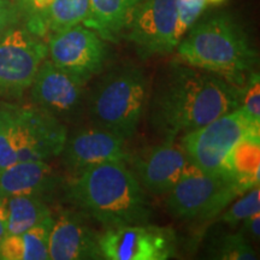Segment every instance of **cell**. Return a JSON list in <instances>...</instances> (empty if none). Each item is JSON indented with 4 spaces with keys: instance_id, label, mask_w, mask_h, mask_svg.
Here are the masks:
<instances>
[{
    "instance_id": "6da1fadb",
    "label": "cell",
    "mask_w": 260,
    "mask_h": 260,
    "mask_svg": "<svg viewBox=\"0 0 260 260\" xmlns=\"http://www.w3.org/2000/svg\"><path fill=\"white\" fill-rule=\"evenodd\" d=\"M243 89L224 77L186 64H174L158 80L151 99V123L176 139L236 110Z\"/></svg>"
},
{
    "instance_id": "7a4b0ae2",
    "label": "cell",
    "mask_w": 260,
    "mask_h": 260,
    "mask_svg": "<svg viewBox=\"0 0 260 260\" xmlns=\"http://www.w3.org/2000/svg\"><path fill=\"white\" fill-rule=\"evenodd\" d=\"M68 198L105 229L148 223L152 207L147 194L125 160L107 161L74 175Z\"/></svg>"
},
{
    "instance_id": "3957f363",
    "label": "cell",
    "mask_w": 260,
    "mask_h": 260,
    "mask_svg": "<svg viewBox=\"0 0 260 260\" xmlns=\"http://www.w3.org/2000/svg\"><path fill=\"white\" fill-rule=\"evenodd\" d=\"M176 48L183 64L219 75L239 87L258 65V53L245 29L226 14L195 23Z\"/></svg>"
},
{
    "instance_id": "277c9868",
    "label": "cell",
    "mask_w": 260,
    "mask_h": 260,
    "mask_svg": "<svg viewBox=\"0 0 260 260\" xmlns=\"http://www.w3.org/2000/svg\"><path fill=\"white\" fill-rule=\"evenodd\" d=\"M148 103V81L138 67L110 70L87 99L93 124L128 140L134 135Z\"/></svg>"
},
{
    "instance_id": "5b68a950",
    "label": "cell",
    "mask_w": 260,
    "mask_h": 260,
    "mask_svg": "<svg viewBox=\"0 0 260 260\" xmlns=\"http://www.w3.org/2000/svg\"><path fill=\"white\" fill-rule=\"evenodd\" d=\"M243 194L229 175H212L189 165L167 193L165 207L175 218L209 220Z\"/></svg>"
},
{
    "instance_id": "8992f818",
    "label": "cell",
    "mask_w": 260,
    "mask_h": 260,
    "mask_svg": "<svg viewBox=\"0 0 260 260\" xmlns=\"http://www.w3.org/2000/svg\"><path fill=\"white\" fill-rule=\"evenodd\" d=\"M237 107L209 124L183 134L181 147L189 164L198 170L212 175H229L228 164L234 147L249 133L260 132Z\"/></svg>"
},
{
    "instance_id": "52a82bcc",
    "label": "cell",
    "mask_w": 260,
    "mask_h": 260,
    "mask_svg": "<svg viewBox=\"0 0 260 260\" xmlns=\"http://www.w3.org/2000/svg\"><path fill=\"white\" fill-rule=\"evenodd\" d=\"M47 56V44L25 25L10 28L0 39V96H22Z\"/></svg>"
},
{
    "instance_id": "ba28073f",
    "label": "cell",
    "mask_w": 260,
    "mask_h": 260,
    "mask_svg": "<svg viewBox=\"0 0 260 260\" xmlns=\"http://www.w3.org/2000/svg\"><path fill=\"white\" fill-rule=\"evenodd\" d=\"M99 249L109 260H167L176 253V235L148 223L109 228L99 235Z\"/></svg>"
},
{
    "instance_id": "9c48e42d",
    "label": "cell",
    "mask_w": 260,
    "mask_h": 260,
    "mask_svg": "<svg viewBox=\"0 0 260 260\" xmlns=\"http://www.w3.org/2000/svg\"><path fill=\"white\" fill-rule=\"evenodd\" d=\"M176 19L177 0H142L126 23V39L142 59L169 54L177 46Z\"/></svg>"
},
{
    "instance_id": "30bf717a",
    "label": "cell",
    "mask_w": 260,
    "mask_h": 260,
    "mask_svg": "<svg viewBox=\"0 0 260 260\" xmlns=\"http://www.w3.org/2000/svg\"><path fill=\"white\" fill-rule=\"evenodd\" d=\"M47 52L54 65L86 81L103 70L107 58L104 39L82 23L52 32L47 42Z\"/></svg>"
},
{
    "instance_id": "8fae6325",
    "label": "cell",
    "mask_w": 260,
    "mask_h": 260,
    "mask_svg": "<svg viewBox=\"0 0 260 260\" xmlns=\"http://www.w3.org/2000/svg\"><path fill=\"white\" fill-rule=\"evenodd\" d=\"M17 161L47 160L63 151L68 136L64 123L38 106L19 107L15 116Z\"/></svg>"
},
{
    "instance_id": "7c38bea8",
    "label": "cell",
    "mask_w": 260,
    "mask_h": 260,
    "mask_svg": "<svg viewBox=\"0 0 260 260\" xmlns=\"http://www.w3.org/2000/svg\"><path fill=\"white\" fill-rule=\"evenodd\" d=\"M87 82L82 77L60 69L50 59H45L30 86L32 103L57 118H71L86 100Z\"/></svg>"
},
{
    "instance_id": "4fadbf2b",
    "label": "cell",
    "mask_w": 260,
    "mask_h": 260,
    "mask_svg": "<svg viewBox=\"0 0 260 260\" xmlns=\"http://www.w3.org/2000/svg\"><path fill=\"white\" fill-rule=\"evenodd\" d=\"M125 141L121 135L107 129L87 126L68 134L60 154L68 170L77 175L107 161H126Z\"/></svg>"
},
{
    "instance_id": "5bb4252c",
    "label": "cell",
    "mask_w": 260,
    "mask_h": 260,
    "mask_svg": "<svg viewBox=\"0 0 260 260\" xmlns=\"http://www.w3.org/2000/svg\"><path fill=\"white\" fill-rule=\"evenodd\" d=\"M174 140L167 139L132 159V171L141 186L152 194L164 195L170 191L190 165L183 148Z\"/></svg>"
},
{
    "instance_id": "9a60e30c",
    "label": "cell",
    "mask_w": 260,
    "mask_h": 260,
    "mask_svg": "<svg viewBox=\"0 0 260 260\" xmlns=\"http://www.w3.org/2000/svg\"><path fill=\"white\" fill-rule=\"evenodd\" d=\"M99 235L86 222L84 213L60 210L50 230L48 256L52 260L103 259Z\"/></svg>"
},
{
    "instance_id": "2e32d148",
    "label": "cell",
    "mask_w": 260,
    "mask_h": 260,
    "mask_svg": "<svg viewBox=\"0 0 260 260\" xmlns=\"http://www.w3.org/2000/svg\"><path fill=\"white\" fill-rule=\"evenodd\" d=\"M58 177L46 160L17 161L0 170V198L15 195L44 197L54 189Z\"/></svg>"
},
{
    "instance_id": "e0dca14e",
    "label": "cell",
    "mask_w": 260,
    "mask_h": 260,
    "mask_svg": "<svg viewBox=\"0 0 260 260\" xmlns=\"http://www.w3.org/2000/svg\"><path fill=\"white\" fill-rule=\"evenodd\" d=\"M140 2L142 0H89L88 16L82 24L104 40L117 41Z\"/></svg>"
},
{
    "instance_id": "ac0fdd59",
    "label": "cell",
    "mask_w": 260,
    "mask_h": 260,
    "mask_svg": "<svg viewBox=\"0 0 260 260\" xmlns=\"http://www.w3.org/2000/svg\"><path fill=\"white\" fill-rule=\"evenodd\" d=\"M53 214L38 225L18 235H8L0 243L3 260H47L48 239Z\"/></svg>"
},
{
    "instance_id": "d6986e66",
    "label": "cell",
    "mask_w": 260,
    "mask_h": 260,
    "mask_svg": "<svg viewBox=\"0 0 260 260\" xmlns=\"http://www.w3.org/2000/svg\"><path fill=\"white\" fill-rule=\"evenodd\" d=\"M228 174L243 193L259 186L260 132L249 133L237 142L230 154Z\"/></svg>"
},
{
    "instance_id": "ffe728a7",
    "label": "cell",
    "mask_w": 260,
    "mask_h": 260,
    "mask_svg": "<svg viewBox=\"0 0 260 260\" xmlns=\"http://www.w3.org/2000/svg\"><path fill=\"white\" fill-rule=\"evenodd\" d=\"M5 201L8 207V235L27 232L53 214L45 200L37 195H15Z\"/></svg>"
},
{
    "instance_id": "44dd1931",
    "label": "cell",
    "mask_w": 260,
    "mask_h": 260,
    "mask_svg": "<svg viewBox=\"0 0 260 260\" xmlns=\"http://www.w3.org/2000/svg\"><path fill=\"white\" fill-rule=\"evenodd\" d=\"M89 0H53L45 15L46 31L57 32L86 21Z\"/></svg>"
},
{
    "instance_id": "7402d4cb",
    "label": "cell",
    "mask_w": 260,
    "mask_h": 260,
    "mask_svg": "<svg viewBox=\"0 0 260 260\" xmlns=\"http://www.w3.org/2000/svg\"><path fill=\"white\" fill-rule=\"evenodd\" d=\"M213 258L223 260H255L258 259L251 241L241 233L228 234L217 242L212 252Z\"/></svg>"
},
{
    "instance_id": "603a6c76",
    "label": "cell",
    "mask_w": 260,
    "mask_h": 260,
    "mask_svg": "<svg viewBox=\"0 0 260 260\" xmlns=\"http://www.w3.org/2000/svg\"><path fill=\"white\" fill-rule=\"evenodd\" d=\"M258 212H260V189L259 186H255L247 190L241 199L234 203L229 210L223 213L222 220L230 228H236L247 217Z\"/></svg>"
},
{
    "instance_id": "cb8c5ba5",
    "label": "cell",
    "mask_w": 260,
    "mask_h": 260,
    "mask_svg": "<svg viewBox=\"0 0 260 260\" xmlns=\"http://www.w3.org/2000/svg\"><path fill=\"white\" fill-rule=\"evenodd\" d=\"M207 0H177V19L175 38L177 44L197 23L204 10L207 8Z\"/></svg>"
},
{
    "instance_id": "d4e9b609",
    "label": "cell",
    "mask_w": 260,
    "mask_h": 260,
    "mask_svg": "<svg viewBox=\"0 0 260 260\" xmlns=\"http://www.w3.org/2000/svg\"><path fill=\"white\" fill-rule=\"evenodd\" d=\"M239 109L253 124L260 126V83L258 73H252L249 76L247 87L243 89Z\"/></svg>"
},
{
    "instance_id": "484cf974",
    "label": "cell",
    "mask_w": 260,
    "mask_h": 260,
    "mask_svg": "<svg viewBox=\"0 0 260 260\" xmlns=\"http://www.w3.org/2000/svg\"><path fill=\"white\" fill-rule=\"evenodd\" d=\"M15 116L0 133V170L17 162L18 140Z\"/></svg>"
},
{
    "instance_id": "4316f807",
    "label": "cell",
    "mask_w": 260,
    "mask_h": 260,
    "mask_svg": "<svg viewBox=\"0 0 260 260\" xmlns=\"http://www.w3.org/2000/svg\"><path fill=\"white\" fill-rule=\"evenodd\" d=\"M22 19L17 3L12 0H0V39L10 28L18 24Z\"/></svg>"
},
{
    "instance_id": "83f0119b",
    "label": "cell",
    "mask_w": 260,
    "mask_h": 260,
    "mask_svg": "<svg viewBox=\"0 0 260 260\" xmlns=\"http://www.w3.org/2000/svg\"><path fill=\"white\" fill-rule=\"evenodd\" d=\"M240 233L246 237L248 241H258L260 237V212L247 217L239 224Z\"/></svg>"
},
{
    "instance_id": "f1b7e54d",
    "label": "cell",
    "mask_w": 260,
    "mask_h": 260,
    "mask_svg": "<svg viewBox=\"0 0 260 260\" xmlns=\"http://www.w3.org/2000/svg\"><path fill=\"white\" fill-rule=\"evenodd\" d=\"M18 106L11 103H0V133L9 124L17 112Z\"/></svg>"
},
{
    "instance_id": "f546056e",
    "label": "cell",
    "mask_w": 260,
    "mask_h": 260,
    "mask_svg": "<svg viewBox=\"0 0 260 260\" xmlns=\"http://www.w3.org/2000/svg\"><path fill=\"white\" fill-rule=\"evenodd\" d=\"M8 235V207L5 199L0 200V243Z\"/></svg>"
},
{
    "instance_id": "4dcf8cb0",
    "label": "cell",
    "mask_w": 260,
    "mask_h": 260,
    "mask_svg": "<svg viewBox=\"0 0 260 260\" xmlns=\"http://www.w3.org/2000/svg\"><path fill=\"white\" fill-rule=\"evenodd\" d=\"M209 4H220V3L225 2V0H207Z\"/></svg>"
},
{
    "instance_id": "1f68e13d",
    "label": "cell",
    "mask_w": 260,
    "mask_h": 260,
    "mask_svg": "<svg viewBox=\"0 0 260 260\" xmlns=\"http://www.w3.org/2000/svg\"><path fill=\"white\" fill-rule=\"evenodd\" d=\"M0 200H3V199H2V198H0Z\"/></svg>"
}]
</instances>
